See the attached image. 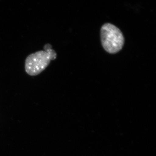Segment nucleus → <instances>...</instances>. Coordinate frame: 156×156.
Returning a JSON list of instances; mask_svg holds the SVG:
<instances>
[{"instance_id": "f257e3e1", "label": "nucleus", "mask_w": 156, "mask_h": 156, "mask_svg": "<svg viewBox=\"0 0 156 156\" xmlns=\"http://www.w3.org/2000/svg\"><path fill=\"white\" fill-rule=\"evenodd\" d=\"M44 49L30 54L26 58L25 69L29 75H38L47 68L51 60L56 58L57 53L52 49V45L46 44Z\"/></svg>"}, {"instance_id": "f03ea898", "label": "nucleus", "mask_w": 156, "mask_h": 156, "mask_svg": "<svg viewBox=\"0 0 156 156\" xmlns=\"http://www.w3.org/2000/svg\"><path fill=\"white\" fill-rule=\"evenodd\" d=\"M101 39L104 49L111 54L119 52L125 43L124 36L119 29L110 23H105L101 27Z\"/></svg>"}]
</instances>
